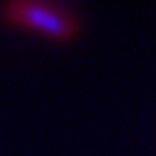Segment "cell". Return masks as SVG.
Segmentation results:
<instances>
[{
  "instance_id": "1",
  "label": "cell",
  "mask_w": 156,
  "mask_h": 156,
  "mask_svg": "<svg viewBox=\"0 0 156 156\" xmlns=\"http://www.w3.org/2000/svg\"><path fill=\"white\" fill-rule=\"evenodd\" d=\"M9 13L15 22L26 24L35 30L48 33L56 39H69L76 33V24L74 20L58 13L54 9L41 7V5H33V2H17L9 7Z\"/></svg>"
}]
</instances>
